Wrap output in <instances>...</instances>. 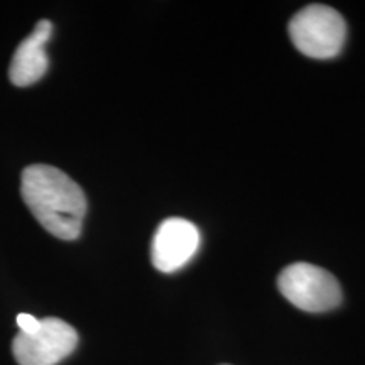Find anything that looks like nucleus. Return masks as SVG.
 <instances>
[{
    "mask_svg": "<svg viewBox=\"0 0 365 365\" xmlns=\"http://www.w3.org/2000/svg\"><path fill=\"white\" fill-rule=\"evenodd\" d=\"M21 193L27 208L49 234L61 240L78 239L86 198L70 176L48 164H33L22 171Z\"/></svg>",
    "mask_w": 365,
    "mask_h": 365,
    "instance_id": "obj_1",
    "label": "nucleus"
},
{
    "mask_svg": "<svg viewBox=\"0 0 365 365\" xmlns=\"http://www.w3.org/2000/svg\"><path fill=\"white\" fill-rule=\"evenodd\" d=\"M289 36L296 49L304 56L330 59L340 54L344 48L346 24L335 9L312 4L291 19Z\"/></svg>",
    "mask_w": 365,
    "mask_h": 365,
    "instance_id": "obj_2",
    "label": "nucleus"
},
{
    "mask_svg": "<svg viewBox=\"0 0 365 365\" xmlns=\"http://www.w3.org/2000/svg\"><path fill=\"white\" fill-rule=\"evenodd\" d=\"M277 286L291 304L308 313L330 312L341 303L339 281L314 264H291L279 274Z\"/></svg>",
    "mask_w": 365,
    "mask_h": 365,
    "instance_id": "obj_3",
    "label": "nucleus"
},
{
    "mask_svg": "<svg viewBox=\"0 0 365 365\" xmlns=\"http://www.w3.org/2000/svg\"><path fill=\"white\" fill-rule=\"evenodd\" d=\"M78 345V333L59 318L41 319L31 333H19L12 341V354L19 365H56Z\"/></svg>",
    "mask_w": 365,
    "mask_h": 365,
    "instance_id": "obj_4",
    "label": "nucleus"
},
{
    "mask_svg": "<svg viewBox=\"0 0 365 365\" xmlns=\"http://www.w3.org/2000/svg\"><path fill=\"white\" fill-rule=\"evenodd\" d=\"M200 247V232L185 218H166L158 227L150 244V261L161 272H176L195 257Z\"/></svg>",
    "mask_w": 365,
    "mask_h": 365,
    "instance_id": "obj_5",
    "label": "nucleus"
},
{
    "mask_svg": "<svg viewBox=\"0 0 365 365\" xmlns=\"http://www.w3.org/2000/svg\"><path fill=\"white\" fill-rule=\"evenodd\" d=\"M53 34L49 21H39L29 38H26L14 53L9 78L17 86H29L44 76L49 59L46 54V43Z\"/></svg>",
    "mask_w": 365,
    "mask_h": 365,
    "instance_id": "obj_6",
    "label": "nucleus"
},
{
    "mask_svg": "<svg viewBox=\"0 0 365 365\" xmlns=\"http://www.w3.org/2000/svg\"><path fill=\"white\" fill-rule=\"evenodd\" d=\"M41 319H38L33 314H27V313H21L19 317H17V327L21 328L22 333H31L34 331L36 328L39 327Z\"/></svg>",
    "mask_w": 365,
    "mask_h": 365,
    "instance_id": "obj_7",
    "label": "nucleus"
}]
</instances>
